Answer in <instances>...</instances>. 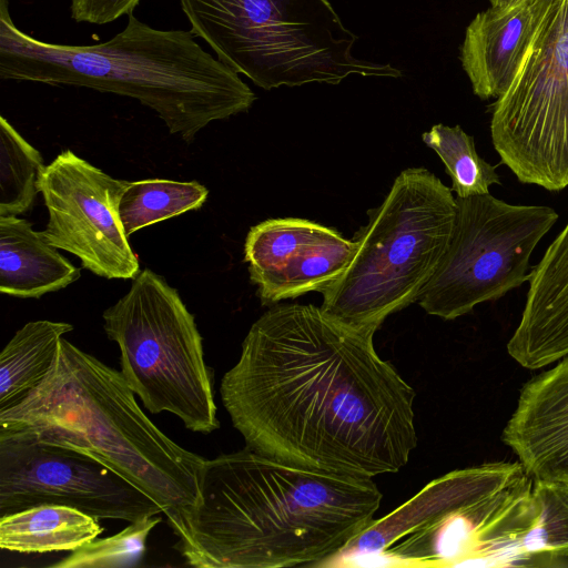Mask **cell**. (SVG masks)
<instances>
[{
    "instance_id": "obj_24",
    "label": "cell",
    "mask_w": 568,
    "mask_h": 568,
    "mask_svg": "<svg viewBox=\"0 0 568 568\" xmlns=\"http://www.w3.org/2000/svg\"><path fill=\"white\" fill-rule=\"evenodd\" d=\"M161 523L158 515L130 523L120 532L94 538L55 564L54 568H106L134 565L143 555L151 530Z\"/></svg>"
},
{
    "instance_id": "obj_2",
    "label": "cell",
    "mask_w": 568,
    "mask_h": 568,
    "mask_svg": "<svg viewBox=\"0 0 568 568\" xmlns=\"http://www.w3.org/2000/svg\"><path fill=\"white\" fill-rule=\"evenodd\" d=\"M382 497L372 478L245 447L204 460L175 547L196 568L324 566L374 520Z\"/></svg>"
},
{
    "instance_id": "obj_17",
    "label": "cell",
    "mask_w": 568,
    "mask_h": 568,
    "mask_svg": "<svg viewBox=\"0 0 568 568\" xmlns=\"http://www.w3.org/2000/svg\"><path fill=\"white\" fill-rule=\"evenodd\" d=\"M81 275L42 232L18 216H0V292L39 298L65 288Z\"/></svg>"
},
{
    "instance_id": "obj_16",
    "label": "cell",
    "mask_w": 568,
    "mask_h": 568,
    "mask_svg": "<svg viewBox=\"0 0 568 568\" xmlns=\"http://www.w3.org/2000/svg\"><path fill=\"white\" fill-rule=\"evenodd\" d=\"M528 283L507 352L521 366L537 369L568 355V223L529 272Z\"/></svg>"
},
{
    "instance_id": "obj_23",
    "label": "cell",
    "mask_w": 568,
    "mask_h": 568,
    "mask_svg": "<svg viewBox=\"0 0 568 568\" xmlns=\"http://www.w3.org/2000/svg\"><path fill=\"white\" fill-rule=\"evenodd\" d=\"M422 139L443 161L458 197L487 194L491 185L500 184L497 165L477 153L473 136L459 125L436 124Z\"/></svg>"
},
{
    "instance_id": "obj_19",
    "label": "cell",
    "mask_w": 568,
    "mask_h": 568,
    "mask_svg": "<svg viewBox=\"0 0 568 568\" xmlns=\"http://www.w3.org/2000/svg\"><path fill=\"white\" fill-rule=\"evenodd\" d=\"M98 520L68 506L30 507L0 517V547L20 554L72 552L103 531Z\"/></svg>"
},
{
    "instance_id": "obj_8",
    "label": "cell",
    "mask_w": 568,
    "mask_h": 568,
    "mask_svg": "<svg viewBox=\"0 0 568 568\" xmlns=\"http://www.w3.org/2000/svg\"><path fill=\"white\" fill-rule=\"evenodd\" d=\"M102 317L106 336L119 345L121 374L146 409L169 412L196 433L220 427L214 372L195 318L163 276L140 272Z\"/></svg>"
},
{
    "instance_id": "obj_15",
    "label": "cell",
    "mask_w": 568,
    "mask_h": 568,
    "mask_svg": "<svg viewBox=\"0 0 568 568\" xmlns=\"http://www.w3.org/2000/svg\"><path fill=\"white\" fill-rule=\"evenodd\" d=\"M554 0H523L508 7L479 12L467 27L462 64L473 91L481 99L501 97Z\"/></svg>"
},
{
    "instance_id": "obj_20",
    "label": "cell",
    "mask_w": 568,
    "mask_h": 568,
    "mask_svg": "<svg viewBox=\"0 0 568 568\" xmlns=\"http://www.w3.org/2000/svg\"><path fill=\"white\" fill-rule=\"evenodd\" d=\"M72 329L69 323L40 320L16 332L0 354V412L23 402L43 382L63 335Z\"/></svg>"
},
{
    "instance_id": "obj_5",
    "label": "cell",
    "mask_w": 568,
    "mask_h": 568,
    "mask_svg": "<svg viewBox=\"0 0 568 568\" xmlns=\"http://www.w3.org/2000/svg\"><path fill=\"white\" fill-rule=\"evenodd\" d=\"M531 489L520 463L454 470L374 519L335 558L339 566L479 567L531 525Z\"/></svg>"
},
{
    "instance_id": "obj_3",
    "label": "cell",
    "mask_w": 568,
    "mask_h": 568,
    "mask_svg": "<svg viewBox=\"0 0 568 568\" xmlns=\"http://www.w3.org/2000/svg\"><path fill=\"white\" fill-rule=\"evenodd\" d=\"M0 0V79L88 88L138 100L169 132L192 142L209 123L246 112L255 93L213 58L191 30H160L128 16L126 27L91 45L49 43L13 23Z\"/></svg>"
},
{
    "instance_id": "obj_6",
    "label": "cell",
    "mask_w": 568,
    "mask_h": 568,
    "mask_svg": "<svg viewBox=\"0 0 568 568\" xmlns=\"http://www.w3.org/2000/svg\"><path fill=\"white\" fill-rule=\"evenodd\" d=\"M191 31L216 59L271 90L337 84L351 74L398 78L400 70L353 55L357 36L328 0H180Z\"/></svg>"
},
{
    "instance_id": "obj_10",
    "label": "cell",
    "mask_w": 568,
    "mask_h": 568,
    "mask_svg": "<svg viewBox=\"0 0 568 568\" xmlns=\"http://www.w3.org/2000/svg\"><path fill=\"white\" fill-rule=\"evenodd\" d=\"M490 133L516 178L549 191L568 185V0H554L507 91Z\"/></svg>"
},
{
    "instance_id": "obj_13",
    "label": "cell",
    "mask_w": 568,
    "mask_h": 568,
    "mask_svg": "<svg viewBox=\"0 0 568 568\" xmlns=\"http://www.w3.org/2000/svg\"><path fill=\"white\" fill-rule=\"evenodd\" d=\"M357 248L335 229L300 217L263 221L248 231L244 260L263 305L322 292L347 268Z\"/></svg>"
},
{
    "instance_id": "obj_4",
    "label": "cell",
    "mask_w": 568,
    "mask_h": 568,
    "mask_svg": "<svg viewBox=\"0 0 568 568\" xmlns=\"http://www.w3.org/2000/svg\"><path fill=\"white\" fill-rule=\"evenodd\" d=\"M0 430L105 464L158 503L175 535L197 501L205 458L151 422L121 372L63 337L43 382L23 402L0 412Z\"/></svg>"
},
{
    "instance_id": "obj_18",
    "label": "cell",
    "mask_w": 568,
    "mask_h": 568,
    "mask_svg": "<svg viewBox=\"0 0 568 568\" xmlns=\"http://www.w3.org/2000/svg\"><path fill=\"white\" fill-rule=\"evenodd\" d=\"M531 503V525L495 549L493 567L554 566L568 558V481H535Z\"/></svg>"
},
{
    "instance_id": "obj_12",
    "label": "cell",
    "mask_w": 568,
    "mask_h": 568,
    "mask_svg": "<svg viewBox=\"0 0 568 568\" xmlns=\"http://www.w3.org/2000/svg\"><path fill=\"white\" fill-rule=\"evenodd\" d=\"M124 182L71 150L58 154L38 180L49 212L47 227L41 231L45 240L105 278L133 280L140 273L119 216Z\"/></svg>"
},
{
    "instance_id": "obj_11",
    "label": "cell",
    "mask_w": 568,
    "mask_h": 568,
    "mask_svg": "<svg viewBox=\"0 0 568 568\" xmlns=\"http://www.w3.org/2000/svg\"><path fill=\"white\" fill-rule=\"evenodd\" d=\"M39 505L129 523L163 514L155 500L95 458L0 430V517Z\"/></svg>"
},
{
    "instance_id": "obj_9",
    "label": "cell",
    "mask_w": 568,
    "mask_h": 568,
    "mask_svg": "<svg viewBox=\"0 0 568 568\" xmlns=\"http://www.w3.org/2000/svg\"><path fill=\"white\" fill-rule=\"evenodd\" d=\"M447 250L418 300L444 320L463 316L528 281L529 258L558 213L546 205H516L490 193L455 197Z\"/></svg>"
},
{
    "instance_id": "obj_1",
    "label": "cell",
    "mask_w": 568,
    "mask_h": 568,
    "mask_svg": "<svg viewBox=\"0 0 568 568\" xmlns=\"http://www.w3.org/2000/svg\"><path fill=\"white\" fill-rule=\"evenodd\" d=\"M372 331L312 304H275L251 326L220 385L246 447L302 468L373 478L417 446L415 390Z\"/></svg>"
},
{
    "instance_id": "obj_25",
    "label": "cell",
    "mask_w": 568,
    "mask_h": 568,
    "mask_svg": "<svg viewBox=\"0 0 568 568\" xmlns=\"http://www.w3.org/2000/svg\"><path fill=\"white\" fill-rule=\"evenodd\" d=\"M140 0H71V18L78 23L106 24L129 16Z\"/></svg>"
},
{
    "instance_id": "obj_7",
    "label": "cell",
    "mask_w": 568,
    "mask_h": 568,
    "mask_svg": "<svg viewBox=\"0 0 568 568\" xmlns=\"http://www.w3.org/2000/svg\"><path fill=\"white\" fill-rule=\"evenodd\" d=\"M368 215L353 239L357 248L347 268L321 292V307L376 332L390 314L419 300L447 250L456 200L434 173L410 168Z\"/></svg>"
},
{
    "instance_id": "obj_21",
    "label": "cell",
    "mask_w": 568,
    "mask_h": 568,
    "mask_svg": "<svg viewBox=\"0 0 568 568\" xmlns=\"http://www.w3.org/2000/svg\"><path fill=\"white\" fill-rule=\"evenodd\" d=\"M207 194V189L196 181H125L119 200V216L129 237L140 229L200 209Z\"/></svg>"
},
{
    "instance_id": "obj_14",
    "label": "cell",
    "mask_w": 568,
    "mask_h": 568,
    "mask_svg": "<svg viewBox=\"0 0 568 568\" xmlns=\"http://www.w3.org/2000/svg\"><path fill=\"white\" fill-rule=\"evenodd\" d=\"M503 440L534 481H568V355L525 384Z\"/></svg>"
},
{
    "instance_id": "obj_26",
    "label": "cell",
    "mask_w": 568,
    "mask_h": 568,
    "mask_svg": "<svg viewBox=\"0 0 568 568\" xmlns=\"http://www.w3.org/2000/svg\"><path fill=\"white\" fill-rule=\"evenodd\" d=\"M491 7L508 8L519 3L523 0H489Z\"/></svg>"
},
{
    "instance_id": "obj_22",
    "label": "cell",
    "mask_w": 568,
    "mask_h": 568,
    "mask_svg": "<svg viewBox=\"0 0 568 568\" xmlns=\"http://www.w3.org/2000/svg\"><path fill=\"white\" fill-rule=\"evenodd\" d=\"M44 166L40 152L0 116V216H18L32 207Z\"/></svg>"
}]
</instances>
